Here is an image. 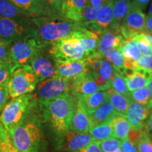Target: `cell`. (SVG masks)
Here are the masks:
<instances>
[{"label":"cell","instance_id":"obj_1","mask_svg":"<svg viewBox=\"0 0 152 152\" xmlns=\"http://www.w3.org/2000/svg\"><path fill=\"white\" fill-rule=\"evenodd\" d=\"M42 123L58 148L63 147L71 127L75 99L71 92L61 95L44 104H38Z\"/></svg>","mask_w":152,"mask_h":152},{"label":"cell","instance_id":"obj_2","mask_svg":"<svg viewBox=\"0 0 152 152\" xmlns=\"http://www.w3.org/2000/svg\"><path fill=\"white\" fill-rule=\"evenodd\" d=\"M42 127L37 104L8 131L13 145L20 152H45L47 144Z\"/></svg>","mask_w":152,"mask_h":152},{"label":"cell","instance_id":"obj_3","mask_svg":"<svg viewBox=\"0 0 152 152\" xmlns=\"http://www.w3.org/2000/svg\"><path fill=\"white\" fill-rule=\"evenodd\" d=\"M37 39L45 46L70 35L80 26L60 15H42L30 18Z\"/></svg>","mask_w":152,"mask_h":152},{"label":"cell","instance_id":"obj_4","mask_svg":"<svg viewBox=\"0 0 152 152\" xmlns=\"http://www.w3.org/2000/svg\"><path fill=\"white\" fill-rule=\"evenodd\" d=\"M37 104L33 93L11 99L0 113V123L9 131L20 123Z\"/></svg>","mask_w":152,"mask_h":152},{"label":"cell","instance_id":"obj_5","mask_svg":"<svg viewBox=\"0 0 152 152\" xmlns=\"http://www.w3.org/2000/svg\"><path fill=\"white\" fill-rule=\"evenodd\" d=\"M38 83L29 65L16 68L11 73L7 83L9 96L12 99L33 93Z\"/></svg>","mask_w":152,"mask_h":152},{"label":"cell","instance_id":"obj_6","mask_svg":"<svg viewBox=\"0 0 152 152\" xmlns=\"http://www.w3.org/2000/svg\"><path fill=\"white\" fill-rule=\"evenodd\" d=\"M48 49L54 61H66L87 58L80 42L71 34L50 44Z\"/></svg>","mask_w":152,"mask_h":152},{"label":"cell","instance_id":"obj_7","mask_svg":"<svg viewBox=\"0 0 152 152\" xmlns=\"http://www.w3.org/2000/svg\"><path fill=\"white\" fill-rule=\"evenodd\" d=\"M48 46H45L35 37H29L11 44V61L15 69L28 65L39 52Z\"/></svg>","mask_w":152,"mask_h":152},{"label":"cell","instance_id":"obj_8","mask_svg":"<svg viewBox=\"0 0 152 152\" xmlns=\"http://www.w3.org/2000/svg\"><path fill=\"white\" fill-rule=\"evenodd\" d=\"M71 80L53 76L38 83L35 89V97L38 104H44L61 95L70 92Z\"/></svg>","mask_w":152,"mask_h":152},{"label":"cell","instance_id":"obj_9","mask_svg":"<svg viewBox=\"0 0 152 152\" xmlns=\"http://www.w3.org/2000/svg\"><path fill=\"white\" fill-rule=\"evenodd\" d=\"M29 37L37 38L31 23L0 17V39L12 44Z\"/></svg>","mask_w":152,"mask_h":152},{"label":"cell","instance_id":"obj_10","mask_svg":"<svg viewBox=\"0 0 152 152\" xmlns=\"http://www.w3.org/2000/svg\"><path fill=\"white\" fill-rule=\"evenodd\" d=\"M145 22V14L135 6L131 4L120 26V32L127 40L132 39L139 34L144 33Z\"/></svg>","mask_w":152,"mask_h":152},{"label":"cell","instance_id":"obj_11","mask_svg":"<svg viewBox=\"0 0 152 152\" xmlns=\"http://www.w3.org/2000/svg\"><path fill=\"white\" fill-rule=\"evenodd\" d=\"M49 46L43 49L28 64L39 83L53 77L55 73L54 60L49 53Z\"/></svg>","mask_w":152,"mask_h":152},{"label":"cell","instance_id":"obj_12","mask_svg":"<svg viewBox=\"0 0 152 152\" xmlns=\"http://www.w3.org/2000/svg\"><path fill=\"white\" fill-rule=\"evenodd\" d=\"M55 73L54 76L71 80L80 74L88 71L87 58L82 60L54 61Z\"/></svg>","mask_w":152,"mask_h":152},{"label":"cell","instance_id":"obj_13","mask_svg":"<svg viewBox=\"0 0 152 152\" xmlns=\"http://www.w3.org/2000/svg\"><path fill=\"white\" fill-rule=\"evenodd\" d=\"M97 91H99L97 85L89 71L80 74L71 80L70 92L75 99H78Z\"/></svg>","mask_w":152,"mask_h":152},{"label":"cell","instance_id":"obj_14","mask_svg":"<svg viewBox=\"0 0 152 152\" xmlns=\"http://www.w3.org/2000/svg\"><path fill=\"white\" fill-rule=\"evenodd\" d=\"M127 41L121 35L120 29L109 27L99 34L96 54L104 57V52L109 49H120Z\"/></svg>","mask_w":152,"mask_h":152},{"label":"cell","instance_id":"obj_15","mask_svg":"<svg viewBox=\"0 0 152 152\" xmlns=\"http://www.w3.org/2000/svg\"><path fill=\"white\" fill-rule=\"evenodd\" d=\"M71 35L80 42L86 54L87 58L96 54L99 43V35L97 33L80 25Z\"/></svg>","mask_w":152,"mask_h":152},{"label":"cell","instance_id":"obj_16","mask_svg":"<svg viewBox=\"0 0 152 152\" xmlns=\"http://www.w3.org/2000/svg\"><path fill=\"white\" fill-rule=\"evenodd\" d=\"M149 114L150 110L147 109L141 104L131 100L125 116L130 125L131 128L141 131L145 126Z\"/></svg>","mask_w":152,"mask_h":152},{"label":"cell","instance_id":"obj_17","mask_svg":"<svg viewBox=\"0 0 152 152\" xmlns=\"http://www.w3.org/2000/svg\"><path fill=\"white\" fill-rule=\"evenodd\" d=\"M129 92L147 87L152 79V71L137 67L124 76Z\"/></svg>","mask_w":152,"mask_h":152},{"label":"cell","instance_id":"obj_18","mask_svg":"<svg viewBox=\"0 0 152 152\" xmlns=\"http://www.w3.org/2000/svg\"><path fill=\"white\" fill-rule=\"evenodd\" d=\"M88 0H63L60 16L72 21L78 23Z\"/></svg>","mask_w":152,"mask_h":152},{"label":"cell","instance_id":"obj_19","mask_svg":"<svg viewBox=\"0 0 152 152\" xmlns=\"http://www.w3.org/2000/svg\"><path fill=\"white\" fill-rule=\"evenodd\" d=\"M93 142L94 140L89 132L79 133L69 130L66 133L63 146L66 151L72 152L83 149Z\"/></svg>","mask_w":152,"mask_h":152},{"label":"cell","instance_id":"obj_20","mask_svg":"<svg viewBox=\"0 0 152 152\" xmlns=\"http://www.w3.org/2000/svg\"><path fill=\"white\" fill-rule=\"evenodd\" d=\"M113 1V0H110L106 4L105 7L98 13L94 20L89 26H87L86 28L99 35L111 26L112 20H113V12H112Z\"/></svg>","mask_w":152,"mask_h":152},{"label":"cell","instance_id":"obj_21","mask_svg":"<svg viewBox=\"0 0 152 152\" xmlns=\"http://www.w3.org/2000/svg\"><path fill=\"white\" fill-rule=\"evenodd\" d=\"M91 124L88 113L78 100L75 99V106L72 117L70 130L79 133L89 132Z\"/></svg>","mask_w":152,"mask_h":152},{"label":"cell","instance_id":"obj_22","mask_svg":"<svg viewBox=\"0 0 152 152\" xmlns=\"http://www.w3.org/2000/svg\"><path fill=\"white\" fill-rule=\"evenodd\" d=\"M124 61V66L127 70L133 71L138 66V61L142 56L136 42L128 39L119 49Z\"/></svg>","mask_w":152,"mask_h":152},{"label":"cell","instance_id":"obj_23","mask_svg":"<svg viewBox=\"0 0 152 152\" xmlns=\"http://www.w3.org/2000/svg\"><path fill=\"white\" fill-rule=\"evenodd\" d=\"M117 113L109 101L104 102L97 109L88 114L91 128L111 121Z\"/></svg>","mask_w":152,"mask_h":152},{"label":"cell","instance_id":"obj_24","mask_svg":"<svg viewBox=\"0 0 152 152\" xmlns=\"http://www.w3.org/2000/svg\"><path fill=\"white\" fill-rule=\"evenodd\" d=\"M114 73L115 70L112 67L111 64L109 61L104 58L99 73L93 75V78L97 85L99 90L106 91L111 88Z\"/></svg>","mask_w":152,"mask_h":152},{"label":"cell","instance_id":"obj_25","mask_svg":"<svg viewBox=\"0 0 152 152\" xmlns=\"http://www.w3.org/2000/svg\"><path fill=\"white\" fill-rule=\"evenodd\" d=\"M0 17L25 23L30 22L31 18L9 0H0Z\"/></svg>","mask_w":152,"mask_h":152},{"label":"cell","instance_id":"obj_26","mask_svg":"<svg viewBox=\"0 0 152 152\" xmlns=\"http://www.w3.org/2000/svg\"><path fill=\"white\" fill-rule=\"evenodd\" d=\"M77 100L80 102L82 106L89 114L97 109L99 106L104 104V102L109 101V97H108L106 91L99 90L90 95L80 98Z\"/></svg>","mask_w":152,"mask_h":152},{"label":"cell","instance_id":"obj_27","mask_svg":"<svg viewBox=\"0 0 152 152\" xmlns=\"http://www.w3.org/2000/svg\"><path fill=\"white\" fill-rule=\"evenodd\" d=\"M30 18L46 15L45 9L39 0H9Z\"/></svg>","mask_w":152,"mask_h":152},{"label":"cell","instance_id":"obj_28","mask_svg":"<svg viewBox=\"0 0 152 152\" xmlns=\"http://www.w3.org/2000/svg\"><path fill=\"white\" fill-rule=\"evenodd\" d=\"M131 5V0H113L112 12L113 20L110 27L120 29V26Z\"/></svg>","mask_w":152,"mask_h":152},{"label":"cell","instance_id":"obj_29","mask_svg":"<svg viewBox=\"0 0 152 152\" xmlns=\"http://www.w3.org/2000/svg\"><path fill=\"white\" fill-rule=\"evenodd\" d=\"M106 91L107 92L109 102L113 106L115 111L118 113L125 115L130 106L131 102L130 99L128 96H124L117 92L111 87Z\"/></svg>","mask_w":152,"mask_h":152},{"label":"cell","instance_id":"obj_30","mask_svg":"<svg viewBox=\"0 0 152 152\" xmlns=\"http://www.w3.org/2000/svg\"><path fill=\"white\" fill-rule=\"evenodd\" d=\"M111 124L113 128V137L121 141L128 138L131 127L124 115L117 113L111 120Z\"/></svg>","mask_w":152,"mask_h":152},{"label":"cell","instance_id":"obj_31","mask_svg":"<svg viewBox=\"0 0 152 152\" xmlns=\"http://www.w3.org/2000/svg\"><path fill=\"white\" fill-rule=\"evenodd\" d=\"M104 58L109 61L115 71L123 76L126 75L128 70L125 67L123 57L119 49H109L104 52Z\"/></svg>","mask_w":152,"mask_h":152},{"label":"cell","instance_id":"obj_32","mask_svg":"<svg viewBox=\"0 0 152 152\" xmlns=\"http://www.w3.org/2000/svg\"><path fill=\"white\" fill-rule=\"evenodd\" d=\"M89 134L92 136L94 142H101L113 137V128L111 121L103 123L97 126L91 128Z\"/></svg>","mask_w":152,"mask_h":152},{"label":"cell","instance_id":"obj_33","mask_svg":"<svg viewBox=\"0 0 152 152\" xmlns=\"http://www.w3.org/2000/svg\"><path fill=\"white\" fill-rule=\"evenodd\" d=\"M106 4L99 6L87 5L83 11V14H82L81 18L78 22L80 25H81L82 26L85 28L89 26L94 20L98 13L105 7Z\"/></svg>","mask_w":152,"mask_h":152},{"label":"cell","instance_id":"obj_34","mask_svg":"<svg viewBox=\"0 0 152 152\" xmlns=\"http://www.w3.org/2000/svg\"><path fill=\"white\" fill-rule=\"evenodd\" d=\"M129 98L133 102H135L137 103L144 106V107L150 111L152 110V104L150 101L149 91H148L147 87L134 90L133 92H130Z\"/></svg>","mask_w":152,"mask_h":152},{"label":"cell","instance_id":"obj_35","mask_svg":"<svg viewBox=\"0 0 152 152\" xmlns=\"http://www.w3.org/2000/svg\"><path fill=\"white\" fill-rule=\"evenodd\" d=\"M111 88L116 91L117 92L120 93V94L129 97L130 92H129L128 87H127L126 82H125L124 76L116 71H115V73H114L113 78L111 83Z\"/></svg>","mask_w":152,"mask_h":152},{"label":"cell","instance_id":"obj_36","mask_svg":"<svg viewBox=\"0 0 152 152\" xmlns=\"http://www.w3.org/2000/svg\"><path fill=\"white\" fill-rule=\"evenodd\" d=\"M138 152H152V140L145 128L140 132V135L136 142Z\"/></svg>","mask_w":152,"mask_h":152},{"label":"cell","instance_id":"obj_37","mask_svg":"<svg viewBox=\"0 0 152 152\" xmlns=\"http://www.w3.org/2000/svg\"><path fill=\"white\" fill-rule=\"evenodd\" d=\"M97 143L102 152H114L121 148V140L112 137Z\"/></svg>","mask_w":152,"mask_h":152},{"label":"cell","instance_id":"obj_38","mask_svg":"<svg viewBox=\"0 0 152 152\" xmlns=\"http://www.w3.org/2000/svg\"><path fill=\"white\" fill-rule=\"evenodd\" d=\"M136 42L139 50L142 56L152 55V46L149 41L144 37V34H139L132 38Z\"/></svg>","mask_w":152,"mask_h":152},{"label":"cell","instance_id":"obj_39","mask_svg":"<svg viewBox=\"0 0 152 152\" xmlns=\"http://www.w3.org/2000/svg\"><path fill=\"white\" fill-rule=\"evenodd\" d=\"M14 69L12 64H9L0 67V86L8 83L11 73Z\"/></svg>","mask_w":152,"mask_h":152},{"label":"cell","instance_id":"obj_40","mask_svg":"<svg viewBox=\"0 0 152 152\" xmlns=\"http://www.w3.org/2000/svg\"><path fill=\"white\" fill-rule=\"evenodd\" d=\"M63 0H46L47 15H60Z\"/></svg>","mask_w":152,"mask_h":152},{"label":"cell","instance_id":"obj_41","mask_svg":"<svg viewBox=\"0 0 152 152\" xmlns=\"http://www.w3.org/2000/svg\"><path fill=\"white\" fill-rule=\"evenodd\" d=\"M10 43L0 39V60L11 62L10 56Z\"/></svg>","mask_w":152,"mask_h":152},{"label":"cell","instance_id":"obj_42","mask_svg":"<svg viewBox=\"0 0 152 152\" xmlns=\"http://www.w3.org/2000/svg\"><path fill=\"white\" fill-rule=\"evenodd\" d=\"M9 96L8 89H7V84L1 85L0 86V113L7 102H9Z\"/></svg>","mask_w":152,"mask_h":152},{"label":"cell","instance_id":"obj_43","mask_svg":"<svg viewBox=\"0 0 152 152\" xmlns=\"http://www.w3.org/2000/svg\"><path fill=\"white\" fill-rule=\"evenodd\" d=\"M137 67L152 71V55H146L140 57Z\"/></svg>","mask_w":152,"mask_h":152},{"label":"cell","instance_id":"obj_44","mask_svg":"<svg viewBox=\"0 0 152 152\" xmlns=\"http://www.w3.org/2000/svg\"><path fill=\"white\" fill-rule=\"evenodd\" d=\"M121 149L123 152H138L136 144L128 138L121 142Z\"/></svg>","mask_w":152,"mask_h":152},{"label":"cell","instance_id":"obj_45","mask_svg":"<svg viewBox=\"0 0 152 152\" xmlns=\"http://www.w3.org/2000/svg\"><path fill=\"white\" fill-rule=\"evenodd\" d=\"M72 152H102L99 146L96 142H93L92 143L85 147L83 149H81L77 151H72Z\"/></svg>","mask_w":152,"mask_h":152},{"label":"cell","instance_id":"obj_46","mask_svg":"<svg viewBox=\"0 0 152 152\" xmlns=\"http://www.w3.org/2000/svg\"><path fill=\"white\" fill-rule=\"evenodd\" d=\"M151 1V0H131V4L135 6L144 12Z\"/></svg>","mask_w":152,"mask_h":152},{"label":"cell","instance_id":"obj_47","mask_svg":"<svg viewBox=\"0 0 152 152\" xmlns=\"http://www.w3.org/2000/svg\"><path fill=\"white\" fill-rule=\"evenodd\" d=\"M144 33L152 35V15H147V16H146L145 28H144Z\"/></svg>","mask_w":152,"mask_h":152},{"label":"cell","instance_id":"obj_48","mask_svg":"<svg viewBox=\"0 0 152 152\" xmlns=\"http://www.w3.org/2000/svg\"><path fill=\"white\" fill-rule=\"evenodd\" d=\"M144 128H145L146 130H147V133L152 140V115L151 114H149V116L148 118L147 122H146Z\"/></svg>","mask_w":152,"mask_h":152},{"label":"cell","instance_id":"obj_49","mask_svg":"<svg viewBox=\"0 0 152 152\" xmlns=\"http://www.w3.org/2000/svg\"><path fill=\"white\" fill-rule=\"evenodd\" d=\"M110 0H88V4L91 6H99L109 2Z\"/></svg>","mask_w":152,"mask_h":152},{"label":"cell","instance_id":"obj_50","mask_svg":"<svg viewBox=\"0 0 152 152\" xmlns=\"http://www.w3.org/2000/svg\"><path fill=\"white\" fill-rule=\"evenodd\" d=\"M147 87L148 89V91H149L150 101H151V103L152 104V79L151 80V81L149 82V83L148 84Z\"/></svg>","mask_w":152,"mask_h":152},{"label":"cell","instance_id":"obj_51","mask_svg":"<svg viewBox=\"0 0 152 152\" xmlns=\"http://www.w3.org/2000/svg\"><path fill=\"white\" fill-rule=\"evenodd\" d=\"M39 1L40 2L42 6L45 9V12H46V15H47V4H46V0H39Z\"/></svg>","mask_w":152,"mask_h":152},{"label":"cell","instance_id":"obj_52","mask_svg":"<svg viewBox=\"0 0 152 152\" xmlns=\"http://www.w3.org/2000/svg\"><path fill=\"white\" fill-rule=\"evenodd\" d=\"M144 34V37L146 38V39H147L148 41H149V42L151 44V45L152 46V35H147V34Z\"/></svg>","mask_w":152,"mask_h":152},{"label":"cell","instance_id":"obj_53","mask_svg":"<svg viewBox=\"0 0 152 152\" xmlns=\"http://www.w3.org/2000/svg\"><path fill=\"white\" fill-rule=\"evenodd\" d=\"M12 64V63L9 62V61H2V60H0V67H1V66L7 65V64Z\"/></svg>","mask_w":152,"mask_h":152},{"label":"cell","instance_id":"obj_54","mask_svg":"<svg viewBox=\"0 0 152 152\" xmlns=\"http://www.w3.org/2000/svg\"><path fill=\"white\" fill-rule=\"evenodd\" d=\"M148 15H152V0L149 4V13H148Z\"/></svg>","mask_w":152,"mask_h":152},{"label":"cell","instance_id":"obj_55","mask_svg":"<svg viewBox=\"0 0 152 152\" xmlns=\"http://www.w3.org/2000/svg\"><path fill=\"white\" fill-rule=\"evenodd\" d=\"M3 128H4V126L2 125V124H1V123H0V133H1V130H2Z\"/></svg>","mask_w":152,"mask_h":152},{"label":"cell","instance_id":"obj_56","mask_svg":"<svg viewBox=\"0 0 152 152\" xmlns=\"http://www.w3.org/2000/svg\"><path fill=\"white\" fill-rule=\"evenodd\" d=\"M114 152H123V151H122V149H121V148H119V149H118L116 151H115Z\"/></svg>","mask_w":152,"mask_h":152},{"label":"cell","instance_id":"obj_57","mask_svg":"<svg viewBox=\"0 0 152 152\" xmlns=\"http://www.w3.org/2000/svg\"><path fill=\"white\" fill-rule=\"evenodd\" d=\"M11 152H20V151H19L18 150H17V149H16V150H15V151H11Z\"/></svg>","mask_w":152,"mask_h":152},{"label":"cell","instance_id":"obj_58","mask_svg":"<svg viewBox=\"0 0 152 152\" xmlns=\"http://www.w3.org/2000/svg\"><path fill=\"white\" fill-rule=\"evenodd\" d=\"M150 114H151V115H152V110H151V111H150Z\"/></svg>","mask_w":152,"mask_h":152}]
</instances>
